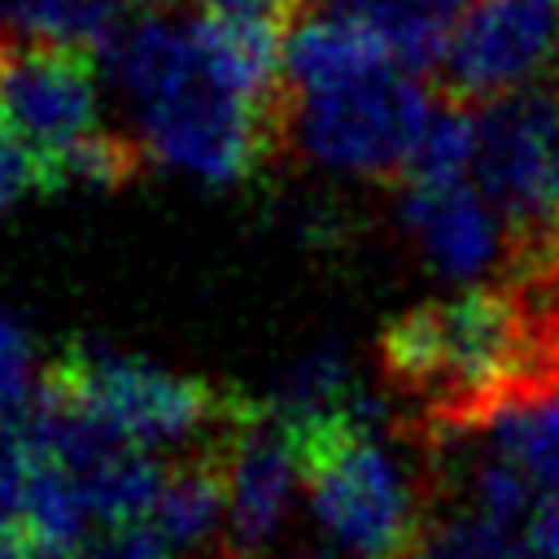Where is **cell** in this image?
I'll list each match as a JSON object with an SVG mask.
<instances>
[{
	"label": "cell",
	"mask_w": 559,
	"mask_h": 559,
	"mask_svg": "<svg viewBox=\"0 0 559 559\" xmlns=\"http://www.w3.org/2000/svg\"><path fill=\"white\" fill-rule=\"evenodd\" d=\"M323 537L345 559H411L428 515L424 489L380 437V406L362 397L328 419L284 428Z\"/></svg>",
	"instance_id": "cell-1"
},
{
	"label": "cell",
	"mask_w": 559,
	"mask_h": 559,
	"mask_svg": "<svg viewBox=\"0 0 559 559\" xmlns=\"http://www.w3.org/2000/svg\"><path fill=\"white\" fill-rule=\"evenodd\" d=\"M39 384L66 397L70 406H79L92 424H100L118 441L144 450L192 437H223L249 411L245 402L218 393L197 376L87 341L70 345Z\"/></svg>",
	"instance_id": "cell-2"
},
{
	"label": "cell",
	"mask_w": 559,
	"mask_h": 559,
	"mask_svg": "<svg viewBox=\"0 0 559 559\" xmlns=\"http://www.w3.org/2000/svg\"><path fill=\"white\" fill-rule=\"evenodd\" d=\"M432 105L437 96L419 74L384 66L341 87L301 96L288 92L284 140L328 170L358 179H402Z\"/></svg>",
	"instance_id": "cell-3"
},
{
	"label": "cell",
	"mask_w": 559,
	"mask_h": 559,
	"mask_svg": "<svg viewBox=\"0 0 559 559\" xmlns=\"http://www.w3.org/2000/svg\"><path fill=\"white\" fill-rule=\"evenodd\" d=\"M135 135L148 162L210 183H236L280 148L284 114L249 105L214 83L197 52L175 83L135 105Z\"/></svg>",
	"instance_id": "cell-4"
},
{
	"label": "cell",
	"mask_w": 559,
	"mask_h": 559,
	"mask_svg": "<svg viewBox=\"0 0 559 559\" xmlns=\"http://www.w3.org/2000/svg\"><path fill=\"white\" fill-rule=\"evenodd\" d=\"M559 66V0H476L437 70L441 92L472 105L546 83Z\"/></svg>",
	"instance_id": "cell-5"
},
{
	"label": "cell",
	"mask_w": 559,
	"mask_h": 559,
	"mask_svg": "<svg viewBox=\"0 0 559 559\" xmlns=\"http://www.w3.org/2000/svg\"><path fill=\"white\" fill-rule=\"evenodd\" d=\"M0 122L35 162L96 131V52L0 31Z\"/></svg>",
	"instance_id": "cell-6"
},
{
	"label": "cell",
	"mask_w": 559,
	"mask_h": 559,
	"mask_svg": "<svg viewBox=\"0 0 559 559\" xmlns=\"http://www.w3.org/2000/svg\"><path fill=\"white\" fill-rule=\"evenodd\" d=\"M559 114V92L550 83L520 87L511 96L480 105V140L472 179L502 210L511 240L555 231L550 210V122Z\"/></svg>",
	"instance_id": "cell-7"
},
{
	"label": "cell",
	"mask_w": 559,
	"mask_h": 559,
	"mask_svg": "<svg viewBox=\"0 0 559 559\" xmlns=\"http://www.w3.org/2000/svg\"><path fill=\"white\" fill-rule=\"evenodd\" d=\"M218 459L227 480V559H253L284 528L301 480L293 437L266 411H245L218 437Z\"/></svg>",
	"instance_id": "cell-8"
},
{
	"label": "cell",
	"mask_w": 559,
	"mask_h": 559,
	"mask_svg": "<svg viewBox=\"0 0 559 559\" xmlns=\"http://www.w3.org/2000/svg\"><path fill=\"white\" fill-rule=\"evenodd\" d=\"M402 223L419 253L450 280H472L489 266H507L511 227L476 179L459 183H406Z\"/></svg>",
	"instance_id": "cell-9"
},
{
	"label": "cell",
	"mask_w": 559,
	"mask_h": 559,
	"mask_svg": "<svg viewBox=\"0 0 559 559\" xmlns=\"http://www.w3.org/2000/svg\"><path fill=\"white\" fill-rule=\"evenodd\" d=\"M384 66H393L384 39L367 22H358L354 13H345L328 0L319 9H310L306 17H297L284 39V87L293 96L341 87V83H354Z\"/></svg>",
	"instance_id": "cell-10"
},
{
	"label": "cell",
	"mask_w": 559,
	"mask_h": 559,
	"mask_svg": "<svg viewBox=\"0 0 559 559\" xmlns=\"http://www.w3.org/2000/svg\"><path fill=\"white\" fill-rule=\"evenodd\" d=\"M122 13V0H0V31L109 57L127 26Z\"/></svg>",
	"instance_id": "cell-11"
},
{
	"label": "cell",
	"mask_w": 559,
	"mask_h": 559,
	"mask_svg": "<svg viewBox=\"0 0 559 559\" xmlns=\"http://www.w3.org/2000/svg\"><path fill=\"white\" fill-rule=\"evenodd\" d=\"M148 162L140 135H122V131H87L83 140L66 144L61 153H48L35 162V192H74V188H92V192H114L122 183H131L140 175V166Z\"/></svg>",
	"instance_id": "cell-12"
},
{
	"label": "cell",
	"mask_w": 559,
	"mask_h": 559,
	"mask_svg": "<svg viewBox=\"0 0 559 559\" xmlns=\"http://www.w3.org/2000/svg\"><path fill=\"white\" fill-rule=\"evenodd\" d=\"M362 397H367V393L358 389L349 358H345L341 349L323 345V349H310L306 358H297V362L284 371L275 397H271L262 411H266L280 428H301V424L328 419V415H336V411H349V406H358Z\"/></svg>",
	"instance_id": "cell-13"
},
{
	"label": "cell",
	"mask_w": 559,
	"mask_h": 559,
	"mask_svg": "<svg viewBox=\"0 0 559 559\" xmlns=\"http://www.w3.org/2000/svg\"><path fill=\"white\" fill-rule=\"evenodd\" d=\"M476 437L511 459L542 489V498L559 489V393L498 411L489 424L476 428Z\"/></svg>",
	"instance_id": "cell-14"
},
{
	"label": "cell",
	"mask_w": 559,
	"mask_h": 559,
	"mask_svg": "<svg viewBox=\"0 0 559 559\" xmlns=\"http://www.w3.org/2000/svg\"><path fill=\"white\" fill-rule=\"evenodd\" d=\"M476 140H480V109L463 96L441 92L411 157L402 170V183H459L476 166Z\"/></svg>",
	"instance_id": "cell-15"
},
{
	"label": "cell",
	"mask_w": 559,
	"mask_h": 559,
	"mask_svg": "<svg viewBox=\"0 0 559 559\" xmlns=\"http://www.w3.org/2000/svg\"><path fill=\"white\" fill-rule=\"evenodd\" d=\"M411 559H542V555L533 550L528 528L454 507L445 515H428Z\"/></svg>",
	"instance_id": "cell-16"
},
{
	"label": "cell",
	"mask_w": 559,
	"mask_h": 559,
	"mask_svg": "<svg viewBox=\"0 0 559 559\" xmlns=\"http://www.w3.org/2000/svg\"><path fill=\"white\" fill-rule=\"evenodd\" d=\"M79 559H179V550L166 542V533L148 515H135L122 524L92 528Z\"/></svg>",
	"instance_id": "cell-17"
},
{
	"label": "cell",
	"mask_w": 559,
	"mask_h": 559,
	"mask_svg": "<svg viewBox=\"0 0 559 559\" xmlns=\"http://www.w3.org/2000/svg\"><path fill=\"white\" fill-rule=\"evenodd\" d=\"M35 393L39 384H35L31 336L0 310V415H22Z\"/></svg>",
	"instance_id": "cell-18"
},
{
	"label": "cell",
	"mask_w": 559,
	"mask_h": 559,
	"mask_svg": "<svg viewBox=\"0 0 559 559\" xmlns=\"http://www.w3.org/2000/svg\"><path fill=\"white\" fill-rule=\"evenodd\" d=\"M26 493V432L22 415H0V533L17 528Z\"/></svg>",
	"instance_id": "cell-19"
},
{
	"label": "cell",
	"mask_w": 559,
	"mask_h": 559,
	"mask_svg": "<svg viewBox=\"0 0 559 559\" xmlns=\"http://www.w3.org/2000/svg\"><path fill=\"white\" fill-rule=\"evenodd\" d=\"M319 0H197V9L205 13H223V17H245V22H266L288 31L297 17H306Z\"/></svg>",
	"instance_id": "cell-20"
},
{
	"label": "cell",
	"mask_w": 559,
	"mask_h": 559,
	"mask_svg": "<svg viewBox=\"0 0 559 559\" xmlns=\"http://www.w3.org/2000/svg\"><path fill=\"white\" fill-rule=\"evenodd\" d=\"M35 188V153L0 122V214Z\"/></svg>",
	"instance_id": "cell-21"
},
{
	"label": "cell",
	"mask_w": 559,
	"mask_h": 559,
	"mask_svg": "<svg viewBox=\"0 0 559 559\" xmlns=\"http://www.w3.org/2000/svg\"><path fill=\"white\" fill-rule=\"evenodd\" d=\"M528 542L542 559H559V489H550L537 502V511L528 520Z\"/></svg>",
	"instance_id": "cell-22"
},
{
	"label": "cell",
	"mask_w": 559,
	"mask_h": 559,
	"mask_svg": "<svg viewBox=\"0 0 559 559\" xmlns=\"http://www.w3.org/2000/svg\"><path fill=\"white\" fill-rule=\"evenodd\" d=\"M550 210H555V223H559V114L550 122Z\"/></svg>",
	"instance_id": "cell-23"
},
{
	"label": "cell",
	"mask_w": 559,
	"mask_h": 559,
	"mask_svg": "<svg viewBox=\"0 0 559 559\" xmlns=\"http://www.w3.org/2000/svg\"><path fill=\"white\" fill-rule=\"evenodd\" d=\"M183 0H122V9L131 13H175Z\"/></svg>",
	"instance_id": "cell-24"
}]
</instances>
